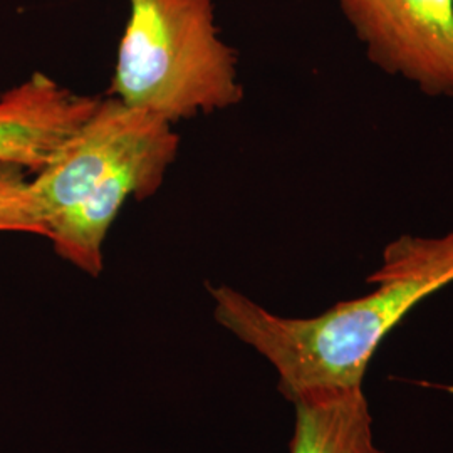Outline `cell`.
Returning a JSON list of instances; mask_svg holds the SVG:
<instances>
[{"label": "cell", "mask_w": 453, "mask_h": 453, "mask_svg": "<svg viewBox=\"0 0 453 453\" xmlns=\"http://www.w3.org/2000/svg\"><path fill=\"white\" fill-rule=\"evenodd\" d=\"M372 289L311 318H288L226 284L209 286L215 321L264 357L291 402L312 389L363 387L389 333L426 297L453 282V230L389 242Z\"/></svg>", "instance_id": "1"}, {"label": "cell", "mask_w": 453, "mask_h": 453, "mask_svg": "<svg viewBox=\"0 0 453 453\" xmlns=\"http://www.w3.org/2000/svg\"><path fill=\"white\" fill-rule=\"evenodd\" d=\"M108 96L172 125L242 101L237 52L215 24L213 0H128Z\"/></svg>", "instance_id": "3"}, {"label": "cell", "mask_w": 453, "mask_h": 453, "mask_svg": "<svg viewBox=\"0 0 453 453\" xmlns=\"http://www.w3.org/2000/svg\"><path fill=\"white\" fill-rule=\"evenodd\" d=\"M180 138L157 114L101 97L56 158L31 179L34 205L56 254L97 277L104 242L130 198L145 200L162 187Z\"/></svg>", "instance_id": "2"}, {"label": "cell", "mask_w": 453, "mask_h": 453, "mask_svg": "<svg viewBox=\"0 0 453 453\" xmlns=\"http://www.w3.org/2000/svg\"><path fill=\"white\" fill-rule=\"evenodd\" d=\"M99 99L78 95L41 73L9 89L0 96V163L39 173L93 114Z\"/></svg>", "instance_id": "5"}, {"label": "cell", "mask_w": 453, "mask_h": 453, "mask_svg": "<svg viewBox=\"0 0 453 453\" xmlns=\"http://www.w3.org/2000/svg\"><path fill=\"white\" fill-rule=\"evenodd\" d=\"M289 453H385L363 387L312 389L291 400Z\"/></svg>", "instance_id": "6"}, {"label": "cell", "mask_w": 453, "mask_h": 453, "mask_svg": "<svg viewBox=\"0 0 453 453\" xmlns=\"http://www.w3.org/2000/svg\"><path fill=\"white\" fill-rule=\"evenodd\" d=\"M0 232L46 237L34 205L29 172L7 163H0Z\"/></svg>", "instance_id": "7"}, {"label": "cell", "mask_w": 453, "mask_h": 453, "mask_svg": "<svg viewBox=\"0 0 453 453\" xmlns=\"http://www.w3.org/2000/svg\"><path fill=\"white\" fill-rule=\"evenodd\" d=\"M372 65L453 96V0H338Z\"/></svg>", "instance_id": "4"}]
</instances>
